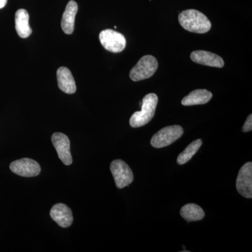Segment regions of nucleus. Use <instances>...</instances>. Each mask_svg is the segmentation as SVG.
Instances as JSON below:
<instances>
[{"mask_svg":"<svg viewBox=\"0 0 252 252\" xmlns=\"http://www.w3.org/2000/svg\"><path fill=\"white\" fill-rule=\"evenodd\" d=\"M190 59L194 63L210 67L221 68L224 66V61L222 58L209 51H193L190 54Z\"/></svg>","mask_w":252,"mask_h":252,"instance_id":"9d476101","label":"nucleus"},{"mask_svg":"<svg viewBox=\"0 0 252 252\" xmlns=\"http://www.w3.org/2000/svg\"><path fill=\"white\" fill-rule=\"evenodd\" d=\"M179 23L186 31L198 34H204L210 31L211 22L200 11L188 9L182 11L179 15Z\"/></svg>","mask_w":252,"mask_h":252,"instance_id":"f257e3e1","label":"nucleus"},{"mask_svg":"<svg viewBox=\"0 0 252 252\" xmlns=\"http://www.w3.org/2000/svg\"><path fill=\"white\" fill-rule=\"evenodd\" d=\"M158 96L155 94H149L142 101V110L132 114L130 119V125L132 127H140L147 125L155 115Z\"/></svg>","mask_w":252,"mask_h":252,"instance_id":"f03ea898","label":"nucleus"},{"mask_svg":"<svg viewBox=\"0 0 252 252\" xmlns=\"http://www.w3.org/2000/svg\"><path fill=\"white\" fill-rule=\"evenodd\" d=\"M236 189L240 195L246 198H252V163H245L239 171Z\"/></svg>","mask_w":252,"mask_h":252,"instance_id":"0eeeda50","label":"nucleus"},{"mask_svg":"<svg viewBox=\"0 0 252 252\" xmlns=\"http://www.w3.org/2000/svg\"><path fill=\"white\" fill-rule=\"evenodd\" d=\"M180 215L187 221H196L203 220L205 217V212L196 204L190 203L182 207Z\"/></svg>","mask_w":252,"mask_h":252,"instance_id":"dca6fc26","label":"nucleus"},{"mask_svg":"<svg viewBox=\"0 0 252 252\" xmlns=\"http://www.w3.org/2000/svg\"><path fill=\"white\" fill-rule=\"evenodd\" d=\"M202 144H203V141L199 139V140H195L189 144L185 150L179 155L177 158V163L179 165H184L189 162L197 153L199 149L201 147Z\"/></svg>","mask_w":252,"mask_h":252,"instance_id":"f3484780","label":"nucleus"},{"mask_svg":"<svg viewBox=\"0 0 252 252\" xmlns=\"http://www.w3.org/2000/svg\"><path fill=\"white\" fill-rule=\"evenodd\" d=\"M252 130V115L250 114L243 127V132H250Z\"/></svg>","mask_w":252,"mask_h":252,"instance_id":"a211bd4d","label":"nucleus"},{"mask_svg":"<svg viewBox=\"0 0 252 252\" xmlns=\"http://www.w3.org/2000/svg\"><path fill=\"white\" fill-rule=\"evenodd\" d=\"M212 94L205 89H198L190 92L182 100V105L193 106L205 104L212 99Z\"/></svg>","mask_w":252,"mask_h":252,"instance_id":"2eb2a0df","label":"nucleus"},{"mask_svg":"<svg viewBox=\"0 0 252 252\" xmlns=\"http://www.w3.org/2000/svg\"><path fill=\"white\" fill-rule=\"evenodd\" d=\"M102 46L112 53H120L125 49L126 39L120 32L107 29L101 32L99 36Z\"/></svg>","mask_w":252,"mask_h":252,"instance_id":"39448f33","label":"nucleus"},{"mask_svg":"<svg viewBox=\"0 0 252 252\" xmlns=\"http://www.w3.org/2000/svg\"><path fill=\"white\" fill-rule=\"evenodd\" d=\"M183 134V128L180 126H167L153 136L151 144L154 148H163L179 140Z\"/></svg>","mask_w":252,"mask_h":252,"instance_id":"20e7f679","label":"nucleus"},{"mask_svg":"<svg viewBox=\"0 0 252 252\" xmlns=\"http://www.w3.org/2000/svg\"><path fill=\"white\" fill-rule=\"evenodd\" d=\"M7 3V0H0V9L4 8Z\"/></svg>","mask_w":252,"mask_h":252,"instance_id":"6ab92c4d","label":"nucleus"},{"mask_svg":"<svg viewBox=\"0 0 252 252\" xmlns=\"http://www.w3.org/2000/svg\"><path fill=\"white\" fill-rule=\"evenodd\" d=\"M10 170L21 177H32L39 175L41 167L35 160L26 158L11 162Z\"/></svg>","mask_w":252,"mask_h":252,"instance_id":"6e6552de","label":"nucleus"},{"mask_svg":"<svg viewBox=\"0 0 252 252\" xmlns=\"http://www.w3.org/2000/svg\"><path fill=\"white\" fill-rule=\"evenodd\" d=\"M110 170L118 189L125 188L133 182L132 170L124 160L118 159L112 161Z\"/></svg>","mask_w":252,"mask_h":252,"instance_id":"423d86ee","label":"nucleus"},{"mask_svg":"<svg viewBox=\"0 0 252 252\" xmlns=\"http://www.w3.org/2000/svg\"><path fill=\"white\" fill-rule=\"evenodd\" d=\"M50 215L61 227L67 228L72 225L73 215L72 210L67 205L63 203L55 205L51 208Z\"/></svg>","mask_w":252,"mask_h":252,"instance_id":"9b49d317","label":"nucleus"},{"mask_svg":"<svg viewBox=\"0 0 252 252\" xmlns=\"http://www.w3.org/2000/svg\"><path fill=\"white\" fill-rule=\"evenodd\" d=\"M51 141L61 161L65 165H71L72 163V157L69 137L62 132H55L51 137Z\"/></svg>","mask_w":252,"mask_h":252,"instance_id":"1a4fd4ad","label":"nucleus"},{"mask_svg":"<svg viewBox=\"0 0 252 252\" xmlns=\"http://www.w3.org/2000/svg\"><path fill=\"white\" fill-rule=\"evenodd\" d=\"M29 14L26 9H19L15 15V26L18 36L28 38L32 32L29 24Z\"/></svg>","mask_w":252,"mask_h":252,"instance_id":"4468645a","label":"nucleus"},{"mask_svg":"<svg viewBox=\"0 0 252 252\" xmlns=\"http://www.w3.org/2000/svg\"><path fill=\"white\" fill-rule=\"evenodd\" d=\"M158 63L155 57L147 55L141 58L130 72V78L133 81L149 79L157 72Z\"/></svg>","mask_w":252,"mask_h":252,"instance_id":"7ed1b4c3","label":"nucleus"},{"mask_svg":"<svg viewBox=\"0 0 252 252\" xmlns=\"http://www.w3.org/2000/svg\"><path fill=\"white\" fill-rule=\"evenodd\" d=\"M57 79L59 89L65 94H73L77 91L75 81L68 68L61 67L58 69Z\"/></svg>","mask_w":252,"mask_h":252,"instance_id":"ddd939ff","label":"nucleus"},{"mask_svg":"<svg viewBox=\"0 0 252 252\" xmlns=\"http://www.w3.org/2000/svg\"><path fill=\"white\" fill-rule=\"evenodd\" d=\"M78 11V4L75 1L71 0L68 2L63 13L61 27L65 34H72L74 30L76 15Z\"/></svg>","mask_w":252,"mask_h":252,"instance_id":"f8f14e48","label":"nucleus"}]
</instances>
